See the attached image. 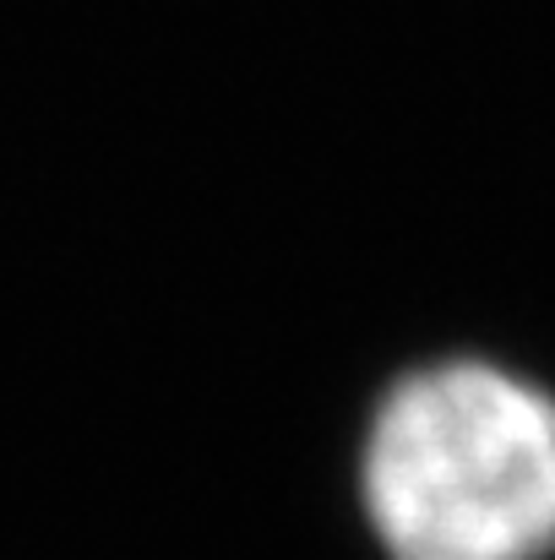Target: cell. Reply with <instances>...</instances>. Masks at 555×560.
Here are the masks:
<instances>
[{"label":"cell","mask_w":555,"mask_h":560,"mask_svg":"<svg viewBox=\"0 0 555 560\" xmlns=\"http://www.w3.org/2000/svg\"><path fill=\"white\" fill-rule=\"evenodd\" d=\"M366 512L392 560H545L555 402L485 360L408 375L370 424Z\"/></svg>","instance_id":"6da1fadb"}]
</instances>
